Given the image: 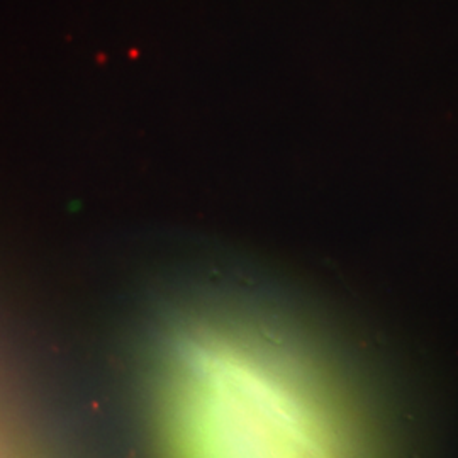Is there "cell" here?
<instances>
[{"mask_svg":"<svg viewBox=\"0 0 458 458\" xmlns=\"http://www.w3.org/2000/svg\"><path fill=\"white\" fill-rule=\"evenodd\" d=\"M233 346L199 397L194 458H344L329 412L289 367Z\"/></svg>","mask_w":458,"mask_h":458,"instance_id":"cell-1","label":"cell"}]
</instances>
